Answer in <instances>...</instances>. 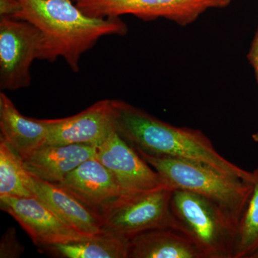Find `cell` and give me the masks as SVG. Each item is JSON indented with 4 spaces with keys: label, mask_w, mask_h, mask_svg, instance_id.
Segmentation results:
<instances>
[{
    "label": "cell",
    "mask_w": 258,
    "mask_h": 258,
    "mask_svg": "<svg viewBox=\"0 0 258 258\" xmlns=\"http://www.w3.org/2000/svg\"><path fill=\"white\" fill-rule=\"evenodd\" d=\"M21 10L14 18L35 25L41 33L39 60L62 57L74 72L80 71L83 53L107 35L124 36L126 24L119 18L88 16L71 0H19Z\"/></svg>",
    "instance_id": "1"
},
{
    "label": "cell",
    "mask_w": 258,
    "mask_h": 258,
    "mask_svg": "<svg viewBox=\"0 0 258 258\" xmlns=\"http://www.w3.org/2000/svg\"><path fill=\"white\" fill-rule=\"evenodd\" d=\"M113 103L115 131L137 152L200 163L253 181V173L222 157L201 131L171 125L127 102L113 100Z\"/></svg>",
    "instance_id": "2"
},
{
    "label": "cell",
    "mask_w": 258,
    "mask_h": 258,
    "mask_svg": "<svg viewBox=\"0 0 258 258\" xmlns=\"http://www.w3.org/2000/svg\"><path fill=\"white\" fill-rule=\"evenodd\" d=\"M137 152L157 171L165 186L208 199L221 208L237 227L252 192L253 181L228 175L200 163Z\"/></svg>",
    "instance_id": "3"
},
{
    "label": "cell",
    "mask_w": 258,
    "mask_h": 258,
    "mask_svg": "<svg viewBox=\"0 0 258 258\" xmlns=\"http://www.w3.org/2000/svg\"><path fill=\"white\" fill-rule=\"evenodd\" d=\"M173 228L188 237L204 258H232L237 227L215 203L182 189L173 190Z\"/></svg>",
    "instance_id": "4"
},
{
    "label": "cell",
    "mask_w": 258,
    "mask_h": 258,
    "mask_svg": "<svg viewBox=\"0 0 258 258\" xmlns=\"http://www.w3.org/2000/svg\"><path fill=\"white\" fill-rule=\"evenodd\" d=\"M173 189H157L120 195L100 210L102 233L128 240L154 229L173 228L170 202Z\"/></svg>",
    "instance_id": "5"
},
{
    "label": "cell",
    "mask_w": 258,
    "mask_h": 258,
    "mask_svg": "<svg viewBox=\"0 0 258 258\" xmlns=\"http://www.w3.org/2000/svg\"><path fill=\"white\" fill-rule=\"evenodd\" d=\"M85 14L94 18L132 15L150 21L164 18L186 26L210 9H221L232 0H76Z\"/></svg>",
    "instance_id": "6"
},
{
    "label": "cell",
    "mask_w": 258,
    "mask_h": 258,
    "mask_svg": "<svg viewBox=\"0 0 258 258\" xmlns=\"http://www.w3.org/2000/svg\"><path fill=\"white\" fill-rule=\"evenodd\" d=\"M42 36L32 24L0 18V88L16 91L31 83L30 67L40 57Z\"/></svg>",
    "instance_id": "7"
},
{
    "label": "cell",
    "mask_w": 258,
    "mask_h": 258,
    "mask_svg": "<svg viewBox=\"0 0 258 258\" xmlns=\"http://www.w3.org/2000/svg\"><path fill=\"white\" fill-rule=\"evenodd\" d=\"M0 208L11 215L40 247L86 240L85 235L63 221L37 197H0Z\"/></svg>",
    "instance_id": "8"
},
{
    "label": "cell",
    "mask_w": 258,
    "mask_h": 258,
    "mask_svg": "<svg viewBox=\"0 0 258 258\" xmlns=\"http://www.w3.org/2000/svg\"><path fill=\"white\" fill-rule=\"evenodd\" d=\"M96 149L97 159L115 176L121 195H134L165 186L157 171L116 131Z\"/></svg>",
    "instance_id": "9"
},
{
    "label": "cell",
    "mask_w": 258,
    "mask_h": 258,
    "mask_svg": "<svg viewBox=\"0 0 258 258\" xmlns=\"http://www.w3.org/2000/svg\"><path fill=\"white\" fill-rule=\"evenodd\" d=\"M46 144H83L98 147L115 130L113 100H102L78 114L46 119Z\"/></svg>",
    "instance_id": "10"
},
{
    "label": "cell",
    "mask_w": 258,
    "mask_h": 258,
    "mask_svg": "<svg viewBox=\"0 0 258 258\" xmlns=\"http://www.w3.org/2000/svg\"><path fill=\"white\" fill-rule=\"evenodd\" d=\"M96 147L88 144H45L21 157L24 167L37 179L59 184L80 164L96 157Z\"/></svg>",
    "instance_id": "11"
},
{
    "label": "cell",
    "mask_w": 258,
    "mask_h": 258,
    "mask_svg": "<svg viewBox=\"0 0 258 258\" xmlns=\"http://www.w3.org/2000/svg\"><path fill=\"white\" fill-rule=\"evenodd\" d=\"M56 184L98 212L122 194L115 176L96 157L85 161Z\"/></svg>",
    "instance_id": "12"
},
{
    "label": "cell",
    "mask_w": 258,
    "mask_h": 258,
    "mask_svg": "<svg viewBox=\"0 0 258 258\" xmlns=\"http://www.w3.org/2000/svg\"><path fill=\"white\" fill-rule=\"evenodd\" d=\"M30 189L34 196L76 230L89 236L102 234L99 212L85 205L62 186L31 176Z\"/></svg>",
    "instance_id": "13"
},
{
    "label": "cell",
    "mask_w": 258,
    "mask_h": 258,
    "mask_svg": "<svg viewBox=\"0 0 258 258\" xmlns=\"http://www.w3.org/2000/svg\"><path fill=\"white\" fill-rule=\"evenodd\" d=\"M0 137L20 157L46 144L48 133L46 120L21 114L3 92L0 93Z\"/></svg>",
    "instance_id": "14"
},
{
    "label": "cell",
    "mask_w": 258,
    "mask_h": 258,
    "mask_svg": "<svg viewBox=\"0 0 258 258\" xmlns=\"http://www.w3.org/2000/svg\"><path fill=\"white\" fill-rule=\"evenodd\" d=\"M128 258H204L196 246L175 229H154L129 239Z\"/></svg>",
    "instance_id": "15"
},
{
    "label": "cell",
    "mask_w": 258,
    "mask_h": 258,
    "mask_svg": "<svg viewBox=\"0 0 258 258\" xmlns=\"http://www.w3.org/2000/svg\"><path fill=\"white\" fill-rule=\"evenodd\" d=\"M127 243L124 238L102 233L86 240L42 247L64 258H128Z\"/></svg>",
    "instance_id": "16"
},
{
    "label": "cell",
    "mask_w": 258,
    "mask_h": 258,
    "mask_svg": "<svg viewBox=\"0 0 258 258\" xmlns=\"http://www.w3.org/2000/svg\"><path fill=\"white\" fill-rule=\"evenodd\" d=\"M31 175L24 167L21 157L0 137V197L28 198Z\"/></svg>",
    "instance_id": "17"
},
{
    "label": "cell",
    "mask_w": 258,
    "mask_h": 258,
    "mask_svg": "<svg viewBox=\"0 0 258 258\" xmlns=\"http://www.w3.org/2000/svg\"><path fill=\"white\" fill-rule=\"evenodd\" d=\"M252 172L253 188L237 224L232 258H256L258 254V168Z\"/></svg>",
    "instance_id": "18"
},
{
    "label": "cell",
    "mask_w": 258,
    "mask_h": 258,
    "mask_svg": "<svg viewBox=\"0 0 258 258\" xmlns=\"http://www.w3.org/2000/svg\"><path fill=\"white\" fill-rule=\"evenodd\" d=\"M24 251L25 247L19 242L15 227H9L2 237L0 242V257H20Z\"/></svg>",
    "instance_id": "19"
},
{
    "label": "cell",
    "mask_w": 258,
    "mask_h": 258,
    "mask_svg": "<svg viewBox=\"0 0 258 258\" xmlns=\"http://www.w3.org/2000/svg\"><path fill=\"white\" fill-rule=\"evenodd\" d=\"M247 59H248L249 63L253 68L258 83V26L257 31H256L253 40L251 43L248 54H247ZM252 139L254 142L258 143V132L252 135Z\"/></svg>",
    "instance_id": "20"
},
{
    "label": "cell",
    "mask_w": 258,
    "mask_h": 258,
    "mask_svg": "<svg viewBox=\"0 0 258 258\" xmlns=\"http://www.w3.org/2000/svg\"><path fill=\"white\" fill-rule=\"evenodd\" d=\"M21 8L19 0H0V18H14Z\"/></svg>",
    "instance_id": "21"
},
{
    "label": "cell",
    "mask_w": 258,
    "mask_h": 258,
    "mask_svg": "<svg viewBox=\"0 0 258 258\" xmlns=\"http://www.w3.org/2000/svg\"><path fill=\"white\" fill-rule=\"evenodd\" d=\"M256 258H258V254H257V257H256Z\"/></svg>",
    "instance_id": "22"
}]
</instances>
